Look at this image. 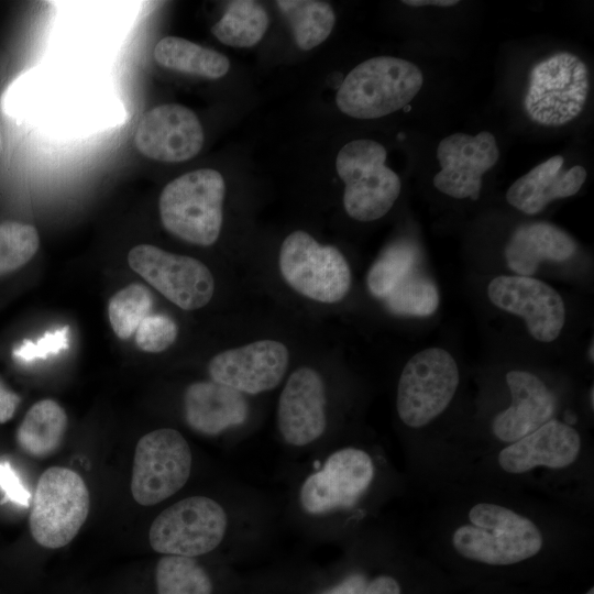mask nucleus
Instances as JSON below:
<instances>
[{"mask_svg": "<svg viewBox=\"0 0 594 594\" xmlns=\"http://www.w3.org/2000/svg\"><path fill=\"white\" fill-rule=\"evenodd\" d=\"M318 457L293 483L287 513L308 536L326 539L369 495L377 470L372 454L354 446Z\"/></svg>", "mask_w": 594, "mask_h": 594, "instance_id": "nucleus-1", "label": "nucleus"}, {"mask_svg": "<svg viewBox=\"0 0 594 594\" xmlns=\"http://www.w3.org/2000/svg\"><path fill=\"white\" fill-rule=\"evenodd\" d=\"M240 502L230 508L221 501L193 495L175 502L153 520L148 541L161 554L199 558L218 550L230 536L238 540L241 531L258 530L257 521L265 517L250 516V505Z\"/></svg>", "mask_w": 594, "mask_h": 594, "instance_id": "nucleus-2", "label": "nucleus"}, {"mask_svg": "<svg viewBox=\"0 0 594 594\" xmlns=\"http://www.w3.org/2000/svg\"><path fill=\"white\" fill-rule=\"evenodd\" d=\"M469 522L457 527L451 542L463 558L488 565H509L537 556L543 536L528 517L494 503H479Z\"/></svg>", "mask_w": 594, "mask_h": 594, "instance_id": "nucleus-3", "label": "nucleus"}, {"mask_svg": "<svg viewBox=\"0 0 594 594\" xmlns=\"http://www.w3.org/2000/svg\"><path fill=\"white\" fill-rule=\"evenodd\" d=\"M422 84V73L414 63L393 56L372 57L346 75L336 102L352 118L377 119L406 107Z\"/></svg>", "mask_w": 594, "mask_h": 594, "instance_id": "nucleus-4", "label": "nucleus"}, {"mask_svg": "<svg viewBox=\"0 0 594 594\" xmlns=\"http://www.w3.org/2000/svg\"><path fill=\"white\" fill-rule=\"evenodd\" d=\"M224 195V179L218 170L202 168L186 173L169 182L161 193L162 223L186 242L212 245L222 227Z\"/></svg>", "mask_w": 594, "mask_h": 594, "instance_id": "nucleus-5", "label": "nucleus"}, {"mask_svg": "<svg viewBox=\"0 0 594 594\" xmlns=\"http://www.w3.org/2000/svg\"><path fill=\"white\" fill-rule=\"evenodd\" d=\"M386 156L385 147L369 139L353 140L339 151L336 168L345 185L343 206L352 219L377 220L396 202L402 183L386 166Z\"/></svg>", "mask_w": 594, "mask_h": 594, "instance_id": "nucleus-6", "label": "nucleus"}, {"mask_svg": "<svg viewBox=\"0 0 594 594\" xmlns=\"http://www.w3.org/2000/svg\"><path fill=\"white\" fill-rule=\"evenodd\" d=\"M89 508V491L82 477L68 468H48L41 474L32 497L31 535L44 548H62L76 537Z\"/></svg>", "mask_w": 594, "mask_h": 594, "instance_id": "nucleus-7", "label": "nucleus"}, {"mask_svg": "<svg viewBox=\"0 0 594 594\" xmlns=\"http://www.w3.org/2000/svg\"><path fill=\"white\" fill-rule=\"evenodd\" d=\"M588 89L585 63L572 53L560 52L532 67L525 110L539 124L564 125L582 112Z\"/></svg>", "mask_w": 594, "mask_h": 594, "instance_id": "nucleus-8", "label": "nucleus"}, {"mask_svg": "<svg viewBox=\"0 0 594 594\" xmlns=\"http://www.w3.org/2000/svg\"><path fill=\"white\" fill-rule=\"evenodd\" d=\"M278 265L294 290L319 302L342 300L351 286V271L343 254L332 245H321L305 231L285 238Z\"/></svg>", "mask_w": 594, "mask_h": 594, "instance_id": "nucleus-9", "label": "nucleus"}, {"mask_svg": "<svg viewBox=\"0 0 594 594\" xmlns=\"http://www.w3.org/2000/svg\"><path fill=\"white\" fill-rule=\"evenodd\" d=\"M453 356L441 348H428L405 364L397 385L396 409L410 428L428 425L449 406L459 385Z\"/></svg>", "mask_w": 594, "mask_h": 594, "instance_id": "nucleus-10", "label": "nucleus"}, {"mask_svg": "<svg viewBox=\"0 0 594 594\" xmlns=\"http://www.w3.org/2000/svg\"><path fill=\"white\" fill-rule=\"evenodd\" d=\"M193 468L191 449L176 429L160 428L144 435L135 447L131 493L142 506H153L179 492Z\"/></svg>", "mask_w": 594, "mask_h": 594, "instance_id": "nucleus-11", "label": "nucleus"}, {"mask_svg": "<svg viewBox=\"0 0 594 594\" xmlns=\"http://www.w3.org/2000/svg\"><path fill=\"white\" fill-rule=\"evenodd\" d=\"M130 267L169 301L184 310L206 306L215 293L210 270L199 260L151 244H139L128 254Z\"/></svg>", "mask_w": 594, "mask_h": 594, "instance_id": "nucleus-12", "label": "nucleus"}, {"mask_svg": "<svg viewBox=\"0 0 594 594\" xmlns=\"http://www.w3.org/2000/svg\"><path fill=\"white\" fill-rule=\"evenodd\" d=\"M328 397L322 376L301 366L287 378L277 400L276 425L282 441L293 449H309L328 428Z\"/></svg>", "mask_w": 594, "mask_h": 594, "instance_id": "nucleus-13", "label": "nucleus"}, {"mask_svg": "<svg viewBox=\"0 0 594 594\" xmlns=\"http://www.w3.org/2000/svg\"><path fill=\"white\" fill-rule=\"evenodd\" d=\"M487 296L496 307L521 317L528 332L540 342L556 340L564 326L562 297L553 287L537 278L497 276L490 282Z\"/></svg>", "mask_w": 594, "mask_h": 594, "instance_id": "nucleus-14", "label": "nucleus"}, {"mask_svg": "<svg viewBox=\"0 0 594 594\" xmlns=\"http://www.w3.org/2000/svg\"><path fill=\"white\" fill-rule=\"evenodd\" d=\"M288 364L286 345L266 339L218 353L210 360L208 372L212 381L248 396L276 388Z\"/></svg>", "mask_w": 594, "mask_h": 594, "instance_id": "nucleus-15", "label": "nucleus"}, {"mask_svg": "<svg viewBox=\"0 0 594 594\" xmlns=\"http://www.w3.org/2000/svg\"><path fill=\"white\" fill-rule=\"evenodd\" d=\"M498 157L495 136L490 132L448 135L437 147L441 169L433 177V186L452 198L476 200L482 188V176L496 164Z\"/></svg>", "mask_w": 594, "mask_h": 594, "instance_id": "nucleus-16", "label": "nucleus"}, {"mask_svg": "<svg viewBox=\"0 0 594 594\" xmlns=\"http://www.w3.org/2000/svg\"><path fill=\"white\" fill-rule=\"evenodd\" d=\"M134 143L148 158L178 163L198 154L204 144V131L193 110L178 103H165L142 117Z\"/></svg>", "mask_w": 594, "mask_h": 594, "instance_id": "nucleus-17", "label": "nucleus"}, {"mask_svg": "<svg viewBox=\"0 0 594 594\" xmlns=\"http://www.w3.org/2000/svg\"><path fill=\"white\" fill-rule=\"evenodd\" d=\"M580 451L579 432L570 425L551 419L505 447L497 460L505 472L521 474L537 466L564 469L576 461Z\"/></svg>", "mask_w": 594, "mask_h": 594, "instance_id": "nucleus-18", "label": "nucleus"}, {"mask_svg": "<svg viewBox=\"0 0 594 594\" xmlns=\"http://www.w3.org/2000/svg\"><path fill=\"white\" fill-rule=\"evenodd\" d=\"M183 404L187 425L207 437L243 427L251 413L246 395L212 380L188 385Z\"/></svg>", "mask_w": 594, "mask_h": 594, "instance_id": "nucleus-19", "label": "nucleus"}, {"mask_svg": "<svg viewBox=\"0 0 594 594\" xmlns=\"http://www.w3.org/2000/svg\"><path fill=\"white\" fill-rule=\"evenodd\" d=\"M512 404L492 422L494 436L514 442L551 420L556 399L547 385L535 374L514 370L506 374Z\"/></svg>", "mask_w": 594, "mask_h": 594, "instance_id": "nucleus-20", "label": "nucleus"}, {"mask_svg": "<svg viewBox=\"0 0 594 594\" xmlns=\"http://www.w3.org/2000/svg\"><path fill=\"white\" fill-rule=\"evenodd\" d=\"M564 158L554 155L515 180L506 193L507 202L526 215H536L554 199L575 195L586 179L581 165L563 168Z\"/></svg>", "mask_w": 594, "mask_h": 594, "instance_id": "nucleus-21", "label": "nucleus"}, {"mask_svg": "<svg viewBox=\"0 0 594 594\" xmlns=\"http://www.w3.org/2000/svg\"><path fill=\"white\" fill-rule=\"evenodd\" d=\"M576 250L575 241L557 226L540 221L518 227L505 248L508 267L519 276H531L542 261L563 262Z\"/></svg>", "mask_w": 594, "mask_h": 594, "instance_id": "nucleus-22", "label": "nucleus"}, {"mask_svg": "<svg viewBox=\"0 0 594 594\" xmlns=\"http://www.w3.org/2000/svg\"><path fill=\"white\" fill-rule=\"evenodd\" d=\"M67 428V415L53 399L36 402L18 427L15 439L22 452L32 458H46L61 446Z\"/></svg>", "mask_w": 594, "mask_h": 594, "instance_id": "nucleus-23", "label": "nucleus"}, {"mask_svg": "<svg viewBox=\"0 0 594 594\" xmlns=\"http://www.w3.org/2000/svg\"><path fill=\"white\" fill-rule=\"evenodd\" d=\"M154 58L164 68L208 79L221 78L230 68V62L223 54L177 36L160 40L154 48Z\"/></svg>", "mask_w": 594, "mask_h": 594, "instance_id": "nucleus-24", "label": "nucleus"}, {"mask_svg": "<svg viewBox=\"0 0 594 594\" xmlns=\"http://www.w3.org/2000/svg\"><path fill=\"white\" fill-rule=\"evenodd\" d=\"M276 4L288 21L296 44L302 51L321 44L334 26V11L326 1L279 0Z\"/></svg>", "mask_w": 594, "mask_h": 594, "instance_id": "nucleus-25", "label": "nucleus"}, {"mask_svg": "<svg viewBox=\"0 0 594 594\" xmlns=\"http://www.w3.org/2000/svg\"><path fill=\"white\" fill-rule=\"evenodd\" d=\"M268 15L256 1H230L222 18L213 24L211 33L223 44L233 47H251L264 36Z\"/></svg>", "mask_w": 594, "mask_h": 594, "instance_id": "nucleus-26", "label": "nucleus"}, {"mask_svg": "<svg viewBox=\"0 0 594 594\" xmlns=\"http://www.w3.org/2000/svg\"><path fill=\"white\" fill-rule=\"evenodd\" d=\"M156 594H215L217 586L198 558L162 554L155 566Z\"/></svg>", "mask_w": 594, "mask_h": 594, "instance_id": "nucleus-27", "label": "nucleus"}, {"mask_svg": "<svg viewBox=\"0 0 594 594\" xmlns=\"http://www.w3.org/2000/svg\"><path fill=\"white\" fill-rule=\"evenodd\" d=\"M420 253L409 241H397L388 245L372 264L367 273V288L380 299L388 294L418 266Z\"/></svg>", "mask_w": 594, "mask_h": 594, "instance_id": "nucleus-28", "label": "nucleus"}, {"mask_svg": "<svg viewBox=\"0 0 594 594\" xmlns=\"http://www.w3.org/2000/svg\"><path fill=\"white\" fill-rule=\"evenodd\" d=\"M384 300L395 315L428 317L439 306V292L432 279L416 268Z\"/></svg>", "mask_w": 594, "mask_h": 594, "instance_id": "nucleus-29", "label": "nucleus"}, {"mask_svg": "<svg viewBox=\"0 0 594 594\" xmlns=\"http://www.w3.org/2000/svg\"><path fill=\"white\" fill-rule=\"evenodd\" d=\"M152 305V295L143 285L131 284L117 292L108 305V317L116 336L129 339L150 315Z\"/></svg>", "mask_w": 594, "mask_h": 594, "instance_id": "nucleus-30", "label": "nucleus"}, {"mask_svg": "<svg viewBox=\"0 0 594 594\" xmlns=\"http://www.w3.org/2000/svg\"><path fill=\"white\" fill-rule=\"evenodd\" d=\"M37 230L28 223L4 221L0 223V276L25 265L37 252Z\"/></svg>", "mask_w": 594, "mask_h": 594, "instance_id": "nucleus-31", "label": "nucleus"}, {"mask_svg": "<svg viewBox=\"0 0 594 594\" xmlns=\"http://www.w3.org/2000/svg\"><path fill=\"white\" fill-rule=\"evenodd\" d=\"M371 576L364 569L351 568L340 573L320 574L300 583V594H364Z\"/></svg>", "mask_w": 594, "mask_h": 594, "instance_id": "nucleus-32", "label": "nucleus"}, {"mask_svg": "<svg viewBox=\"0 0 594 594\" xmlns=\"http://www.w3.org/2000/svg\"><path fill=\"white\" fill-rule=\"evenodd\" d=\"M178 334L177 324L165 315H148L135 331V343L144 352L160 353L168 349Z\"/></svg>", "mask_w": 594, "mask_h": 594, "instance_id": "nucleus-33", "label": "nucleus"}, {"mask_svg": "<svg viewBox=\"0 0 594 594\" xmlns=\"http://www.w3.org/2000/svg\"><path fill=\"white\" fill-rule=\"evenodd\" d=\"M69 344V327L65 326L51 332H46L36 342H24L15 354L25 360L45 359L66 350Z\"/></svg>", "mask_w": 594, "mask_h": 594, "instance_id": "nucleus-34", "label": "nucleus"}, {"mask_svg": "<svg viewBox=\"0 0 594 594\" xmlns=\"http://www.w3.org/2000/svg\"><path fill=\"white\" fill-rule=\"evenodd\" d=\"M0 486L10 499L19 504L28 505L30 494L7 462L0 463Z\"/></svg>", "mask_w": 594, "mask_h": 594, "instance_id": "nucleus-35", "label": "nucleus"}, {"mask_svg": "<svg viewBox=\"0 0 594 594\" xmlns=\"http://www.w3.org/2000/svg\"><path fill=\"white\" fill-rule=\"evenodd\" d=\"M300 584L296 585H286L283 584L278 586L274 584L270 586L268 584H246V582L240 581L238 585L232 588V594H300Z\"/></svg>", "mask_w": 594, "mask_h": 594, "instance_id": "nucleus-36", "label": "nucleus"}, {"mask_svg": "<svg viewBox=\"0 0 594 594\" xmlns=\"http://www.w3.org/2000/svg\"><path fill=\"white\" fill-rule=\"evenodd\" d=\"M364 594H402V585L394 575L380 573L371 576Z\"/></svg>", "mask_w": 594, "mask_h": 594, "instance_id": "nucleus-37", "label": "nucleus"}, {"mask_svg": "<svg viewBox=\"0 0 594 594\" xmlns=\"http://www.w3.org/2000/svg\"><path fill=\"white\" fill-rule=\"evenodd\" d=\"M20 402V396L11 391L0 377V424L8 422L14 416Z\"/></svg>", "mask_w": 594, "mask_h": 594, "instance_id": "nucleus-38", "label": "nucleus"}, {"mask_svg": "<svg viewBox=\"0 0 594 594\" xmlns=\"http://www.w3.org/2000/svg\"><path fill=\"white\" fill-rule=\"evenodd\" d=\"M403 3L413 7L436 6V7H451L459 3L457 0H405Z\"/></svg>", "mask_w": 594, "mask_h": 594, "instance_id": "nucleus-39", "label": "nucleus"}, {"mask_svg": "<svg viewBox=\"0 0 594 594\" xmlns=\"http://www.w3.org/2000/svg\"><path fill=\"white\" fill-rule=\"evenodd\" d=\"M588 359L591 360V362H593V360H594V358H593V342L591 343L590 349H588Z\"/></svg>", "mask_w": 594, "mask_h": 594, "instance_id": "nucleus-40", "label": "nucleus"}, {"mask_svg": "<svg viewBox=\"0 0 594 594\" xmlns=\"http://www.w3.org/2000/svg\"><path fill=\"white\" fill-rule=\"evenodd\" d=\"M2 145H3V139H2V131H1V124H0V153L2 151Z\"/></svg>", "mask_w": 594, "mask_h": 594, "instance_id": "nucleus-41", "label": "nucleus"}, {"mask_svg": "<svg viewBox=\"0 0 594 594\" xmlns=\"http://www.w3.org/2000/svg\"><path fill=\"white\" fill-rule=\"evenodd\" d=\"M591 403H592V407L594 405V393H593V387L591 389Z\"/></svg>", "mask_w": 594, "mask_h": 594, "instance_id": "nucleus-42", "label": "nucleus"}, {"mask_svg": "<svg viewBox=\"0 0 594 594\" xmlns=\"http://www.w3.org/2000/svg\"><path fill=\"white\" fill-rule=\"evenodd\" d=\"M585 594H594V588L591 587Z\"/></svg>", "mask_w": 594, "mask_h": 594, "instance_id": "nucleus-43", "label": "nucleus"}]
</instances>
